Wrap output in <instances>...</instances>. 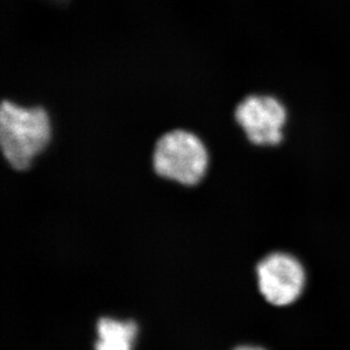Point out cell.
Masks as SVG:
<instances>
[{"instance_id": "obj_2", "label": "cell", "mask_w": 350, "mask_h": 350, "mask_svg": "<svg viewBox=\"0 0 350 350\" xmlns=\"http://www.w3.org/2000/svg\"><path fill=\"white\" fill-rule=\"evenodd\" d=\"M211 153L204 139L191 129H172L153 143L151 167L159 178L185 187L201 184L208 176Z\"/></svg>"}, {"instance_id": "obj_1", "label": "cell", "mask_w": 350, "mask_h": 350, "mask_svg": "<svg viewBox=\"0 0 350 350\" xmlns=\"http://www.w3.org/2000/svg\"><path fill=\"white\" fill-rule=\"evenodd\" d=\"M53 122L41 106L3 100L0 106V150L15 172H27L53 144Z\"/></svg>"}, {"instance_id": "obj_3", "label": "cell", "mask_w": 350, "mask_h": 350, "mask_svg": "<svg viewBox=\"0 0 350 350\" xmlns=\"http://www.w3.org/2000/svg\"><path fill=\"white\" fill-rule=\"evenodd\" d=\"M258 293L272 306H289L301 297L306 272L298 258L282 252L267 255L255 267Z\"/></svg>"}, {"instance_id": "obj_4", "label": "cell", "mask_w": 350, "mask_h": 350, "mask_svg": "<svg viewBox=\"0 0 350 350\" xmlns=\"http://www.w3.org/2000/svg\"><path fill=\"white\" fill-rule=\"evenodd\" d=\"M234 120L252 144L278 146L284 139L282 129L287 122V111L273 96L254 94L238 103Z\"/></svg>"}, {"instance_id": "obj_6", "label": "cell", "mask_w": 350, "mask_h": 350, "mask_svg": "<svg viewBox=\"0 0 350 350\" xmlns=\"http://www.w3.org/2000/svg\"><path fill=\"white\" fill-rule=\"evenodd\" d=\"M234 350H265L260 346H254V345H239Z\"/></svg>"}, {"instance_id": "obj_5", "label": "cell", "mask_w": 350, "mask_h": 350, "mask_svg": "<svg viewBox=\"0 0 350 350\" xmlns=\"http://www.w3.org/2000/svg\"><path fill=\"white\" fill-rule=\"evenodd\" d=\"M139 331V322L134 319L103 315L94 325L93 350H136Z\"/></svg>"}]
</instances>
